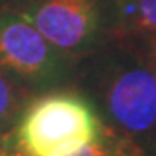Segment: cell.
<instances>
[{"mask_svg": "<svg viewBox=\"0 0 156 156\" xmlns=\"http://www.w3.org/2000/svg\"><path fill=\"white\" fill-rule=\"evenodd\" d=\"M104 130L87 99L69 90L26 102L12 125L17 144L28 156H66L99 139Z\"/></svg>", "mask_w": 156, "mask_h": 156, "instance_id": "1", "label": "cell"}, {"mask_svg": "<svg viewBox=\"0 0 156 156\" xmlns=\"http://www.w3.org/2000/svg\"><path fill=\"white\" fill-rule=\"evenodd\" d=\"M14 12L64 54L90 49L102 28L101 0H23Z\"/></svg>", "mask_w": 156, "mask_h": 156, "instance_id": "2", "label": "cell"}, {"mask_svg": "<svg viewBox=\"0 0 156 156\" xmlns=\"http://www.w3.org/2000/svg\"><path fill=\"white\" fill-rule=\"evenodd\" d=\"M108 116L125 137H139L156 130V66L125 62L111 69L102 85Z\"/></svg>", "mask_w": 156, "mask_h": 156, "instance_id": "3", "label": "cell"}, {"mask_svg": "<svg viewBox=\"0 0 156 156\" xmlns=\"http://www.w3.org/2000/svg\"><path fill=\"white\" fill-rule=\"evenodd\" d=\"M66 56L19 14L0 11V68L11 76L30 85H47L61 75Z\"/></svg>", "mask_w": 156, "mask_h": 156, "instance_id": "4", "label": "cell"}, {"mask_svg": "<svg viewBox=\"0 0 156 156\" xmlns=\"http://www.w3.org/2000/svg\"><path fill=\"white\" fill-rule=\"evenodd\" d=\"M28 102V90L0 68V134L16 123Z\"/></svg>", "mask_w": 156, "mask_h": 156, "instance_id": "5", "label": "cell"}, {"mask_svg": "<svg viewBox=\"0 0 156 156\" xmlns=\"http://www.w3.org/2000/svg\"><path fill=\"white\" fill-rule=\"evenodd\" d=\"M66 156H140V151L132 139L120 137L106 128L99 139Z\"/></svg>", "mask_w": 156, "mask_h": 156, "instance_id": "6", "label": "cell"}, {"mask_svg": "<svg viewBox=\"0 0 156 156\" xmlns=\"http://www.w3.org/2000/svg\"><path fill=\"white\" fill-rule=\"evenodd\" d=\"M120 5L125 17L139 33L156 31V0H128Z\"/></svg>", "mask_w": 156, "mask_h": 156, "instance_id": "7", "label": "cell"}, {"mask_svg": "<svg viewBox=\"0 0 156 156\" xmlns=\"http://www.w3.org/2000/svg\"><path fill=\"white\" fill-rule=\"evenodd\" d=\"M142 35H144L146 44V59L156 66V31H147V33Z\"/></svg>", "mask_w": 156, "mask_h": 156, "instance_id": "8", "label": "cell"}, {"mask_svg": "<svg viewBox=\"0 0 156 156\" xmlns=\"http://www.w3.org/2000/svg\"><path fill=\"white\" fill-rule=\"evenodd\" d=\"M118 4H123V2H128V0H116Z\"/></svg>", "mask_w": 156, "mask_h": 156, "instance_id": "9", "label": "cell"}]
</instances>
